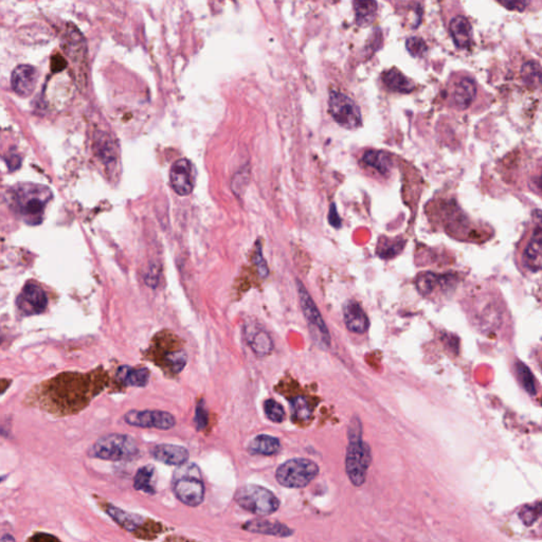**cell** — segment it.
<instances>
[{"mask_svg": "<svg viewBox=\"0 0 542 542\" xmlns=\"http://www.w3.org/2000/svg\"><path fill=\"white\" fill-rule=\"evenodd\" d=\"M281 449L280 441L271 435H261L254 437L248 446V450L252 454L261 456H273Z\"/></svg>", "mask_w": 542, "mask_h": 542, "instance_id": "obj_24", "label": "cell"}, {"mask_svg": "<svg viewBox=\"0 0 542 542\" xmlns=\"http://www.w3.org/2000/svg\"><path fill=\"white\" fill-rule=\"evenodd\" d=\"M245 335L248 343L258 356H266L271 352L273 344H272L271 336L266 331L257 327L247 326Z\"/></svg>", "mask_w": 542, "mask_h": 542, "instance_id": "obj_21", "label": "cell"}, {"mask_svg": "<svg viewBox=\"0 0 542 542\" xmlns=\"http://www.w3.org/2000/svg\"><path fill=\"white\" fill-rule=\"evenodd\" d=\"M37 78L38 73L35 67L31 65H19L13 70L11 85L17 95L28 97L35 89Z\"/></svg>", "mask_w": 542, "mask_h": 542, "instance_id": "obj_15", "label": "cell"}, {"mask_svg": "<svg viewBox=\"0 0 542 542\" xmlns=\"http://www.w3.org/2000/svg\"><path fill=\"white\" fill-rule=\"evenodd\" d=\"M235 501L242 509L258 516H269L280 507V501L271 490L254 484H248L237 490Z\"/></svg>", "mask_w": 542, "mask_h": 542, "instance_id": "obj_7", "label": "cell"}, {"mask_svg": "<svg viewBox=\"0 0 542 542\" xmlns=\"http://www.w3.org/2000/svg\"><path fill=\"white\" fill-rule=\"evenodd\" d=\"M244 530L257 534L271 535L276 537H289L293 531L280 522H272L269 520L254 519L244 524Z\"/></svg>", "mask_w": 542, "mask_h": 542, "instance_id": "obj_18", "label": "cell"}, {"mask_svg": "<svg viewBox=\"0 0 542 542\" xmlns=\"http://www.w3.org/2000/svg\"><path fill=\"white\" fill-rule=\"evenodd\" d=\"M541 370H542V359H541Z\"/></svg>", "mask_w": 542, "mask_h": 542, "instance_id": "obj_46", "label": "cell"}, {"mask_svg": "<svg viewBox=\"0 0 542 542\" xmlns=\"http://www.w3.org/2000/svg\"><path fill=\"white\" fill-rule=\"evenodd\" d=\"M329 220L331 226L336 227V228H339V227L341 226V220H340L339 216H338L335 205H331Z\"/></svg>", "mask_w": 542, "mask_h": 542, "instance_id": "obj_41", "label": "cell"}, {"mask_svg": "<svg viewBox=\"0 0 542 542\" xmlns=\"http://www.w3.org/2000/svg\"><path fill=\"white\" fill-rule=\"evenodd\" d=\"M52 193L47 187L33 184H19L8 192L10 206L29 224H40Z\"/></svg>", "mask_w": 542, "mask_h": 542, "instance_id": "obj_3", "label": "cell"}, {"mask_svg": "<svg viewBox=\"0 0 542 542\" xmlns=\"http://www.w3.org/2000/svg\"><path fill=\"white\" fill-rule=\"evenodd\" d=\"M522 78L531 88L542 87V67L536 61H528L522 69Z\"/></svg>", "mask_w": 542, "mask_h": 542, "instance_id": "obj_29", "label": "cell"}, {"mask_svg": "<svg viewBox=\"0 0 542 542\" xmlns=\"http://www.w3.org/2000/svg\"><path fill=\"white\" fill-rule=\"evenodd\" d=\"M170 184L180 196H187L192 193L195 184V172L190 160L182 158L173 163L170 170Z\"/></svg>", "mask_w": 542, "mask_h": 542, "instance_id": "obj_13", "label": "cell"}, {"mask_svg": "<svg viewBox=\"0 0 542 542\" xmlns=\"http://www.w3.org/2000/svg\"><path fill=\"white\" fill-rule=\"evenodd\" d=\"M348 440L350 444L346 458V475L353 485L361 486L367 480L372 454L370 446L361 440V424L358 420H353L350 423Z\"/></svg>", "mask_w": 542, "mask_h": 542, "instance_id": "obj_4", "label": "cell"}, {"mask_svg": "<svg viewBox=\"0 0 542 542\" xmlns=\"http://www.w3.org/2000/svg\"><path fill=\"white\" fill-rule=\"evenodd\" d=\"M329 110L336 122L346 129H356L361 124L360 108L344 93L338 91L331 93Z\"/></svg>", "mask_w": 542, "mask_h": 542, "instance_id": "obj_9", "label": "cell"}, {"mask_svg": "<svg viewBox=\"0 0 542 542\" xmlns=\"http://www.w3.org/2000/svg\"><path fill=\"white\" fill-rule=\"evenodd\" d=\"M1 542H15L14 537L10 534L2 535Z\"/></svg>", "mask_w": 542, "mask_h": 542, "instance_id": "obj_45", "label": "cell"}, {"mask_svg": "<svg viewBox=\"0 0 542 542\" xmlns=\"http://www.w3.org/2000/svg\"><path fill=\"white\" fill-rule=\"evenodd\" d=\"M152 456H154L155 460L163 464L182 466L188 462L190 454L188 449L182 446L160 444L153 448Z\"/></svg>", "mask_w": 542, "mask_h": 542, "instance_id": "obj_17", "label": "cell"}, {"mask_svg": "<svg viewBox=\"0 0 542 542\" xmlns=\"http://www.w3.org/2000/svg\"><path fill=\"white\" fill-rule=\"evenodd\" d=\"M542 515V502L524 507L519 513L520 519L526 526H531Z\"/></svg>", "mask_w": 542, "mask_h": 542, "instance_id": "obj_34", "label": "cell"}, {"mask_svg": "<svg viewBox=\"0 0 542 542\" xmlns=\"http://www.w3.org/2000/svg\"><path fill=\"white\" fill-rule=\"evenodd\" d=\"M501 4H503V6H507V8H511V10L522 11L524 10V8H526V6H528L529 2H522V1L501 2Z\"/></svg>", "mask_w": 542, "mask_h": 542, "instance_id": "obj_42", "label": "cell"}, {"mask_svg": "<svg viewBox=\"0 0 542 542\" xmlns=\"http://www.w3.org/2000/svg\"><path fill=\"white\" fill-rule=\"evenodd\" d=\"M476 95L477 84L475 80L469 76H462L452 86V102L459 110H467L475 101Z\"/></svg>", "mask_w": 542, "mask_h": 542, "instance_id": "obj_16", "label": "cell"}, {"mask_svg": "<svg viewBox=\"0 0 542 542\" xmlns=\"http://www.w3.org/2000/svg\"><path fill=\"white\" fill-rule=\"evenodd\" d=\"M265 413L267 418L273 423H282L285 418L284 409L280 403L269 399L264 403Z\"/></svg>", "mask_w": 542, "mask_h": 542, "instance_id": "obj_35", "label": "cell"}, {"mask_svg": "<svg viewBox=\"0 0 542 542\" xmlns=\"http://www.w3.org/2000/svg\"><path fill=\"white\" fill-rule=\"evenodd\" d=\"M32 542H59L55 537L50 536V535L40 534L36 535L33 537Z\"/></svg>", "mask_w": 542, "mask_h": 542, "instance_id": "obj_44", "label": "cell"}, {"mask_svg": "<svg viewBox=\"0 0 542 542\" xmlns=\"http://www.w3.org/2000/svg\"><path fill=\"white\" fill-rule=\"evenodd\" d=\"M440 283L439 276H435L433 273H424L420 274L416 281V286H418L420 293L423 295H429L435 290V287Z\"/></svg>", "mask_w": 542, "mask_h": 542, "instance_id": "obj_33", "label": "cell"}, {"mask_svg": "<svg viewBox=\"0 0 542 542\" xmlns=\"http://www.w3.org/2000/svg\"><path fill=\"white\" fill-rule=\"evenodd\" d=\"M363 161L365 165L374 167L382 174L388 173L392 165L390 154L382 151H369L363 156Z\"/></svg>", "mask_w": 542, "mask_h": 542, "instance_id": "obj_27", "label": "cell"}, {"mask_svg": "<svg viewBox=\"0 0 542 542\" xmlns=\"http://www.w3.org/2000/svg\"><path fill=\"white\" fill-rule=\"evenodd\" d=\"M195 425H196L197 430H203L206 428L208 424V414L206 411L205 407H204L203 403H199L196 407V411H195Z\"/></svg>", "mask_w": 542, "mask_h": 542, "instance_id": "obj_37", "label": "cell"}, {"mask_svg": "<svg viewBox=\"0 0 542 542\" xmlns=\"http://www.w3.org/2000/svg\"><path fill=\"white\" fill-rule=\"evenodd\" d=\"M105 511L116 524L129 532H136L138 529L143 526L144 519L141 516L123 511L112 505H107Z\"/></svg>", "mask_w": 542, "mask_h": 542, "instance_id": "obj_22", "label": "cell"}, {"mask_svg": "<svg viewBox=\"0 0 542 542\" xmlns=\"http://www.w3.org/2000/svg\"><path fill=\"white\" fill-rule=\"evenodd\" d=\"M449 30L456 47L465 49L471 46L473 42V28L466 17L456 16L452 18Z\"/></svg>", "mask_w": 542, "mask_h": 542, "instance_id": "obj_20", "label": "cell"}, {"mask_svg": "<svg viewBox=\"0 0 542 542\" xmlns=\"http://www.w3.org/2000/svg\"><path fill=\"white\" fill-rule=\"evenodd\" d=\"M254 263H256L257 267H258L259 273L261 276H266L269 274V269H267L266 262H265L264 258H263L262 249L259 247L257 249L256 256H254Z\"/></svg>", "mask_w": 542, "mask_h": 542, "instance_id": "obj_39", "label": "cell"}, {"mask_svg": "<svg viewBox=\"0 0 542 542\" xmlns=\"http://www.w3.org/2000/svg\"><path fill=\"white\" fill-rule=\"evenodd\" d=\"M293 416L297 422L306 423L312 418V408L304 397H297L291 403Z\"/></svg>", "mask_w": 542, "mask_h": 542, "instance_id": "obj_31", "label": "cell"}, {"mask_svg": "<svg viewBox=\"0 0 542 542\" xmlns=\"http://www.w3.org/2000/svg\"><path fill=\"white\" fill-rule=\"evenodd\" d=\"M529 184H530L531 188L536 194L542 196V165H538V167L535 170L534 173L531 175Z\"/></svg>", "mask_w": 542, "mask_h": 542, "instance_id": "obj_38", "label": "cell"}, {"mask_svg": "<svg viewBox=\"0 0 542 542\" xmlns=\"http://www.w3.org/2000/svg\"><path fill=\"white\" fill-rule=\"evenodd\" d=\"M137 443L133 437L126 435H105L100 437L90 449V456L93 458L107 461H126L137 456Z\"/></svg>", "mask_w": 542, "mask_h": 542, "instance_id": "obj_6", "label": "cell"}, {"mask_svg": "<svg viewBox=\"0 0 542 542\" xmlns=\"http://www.w3.org/2000/svg\"><path fill=\"white\" fill-rule=\"evenodd\" d=\"M17 306L23 314H38L46 310L48 305V297L44 289L37 284L29 283L23 286L16 300Z\"/></svg>", "mask_w": 542, "mask_h": 542, "instance_id": "obj_14", "label": "cell"}, {"mask_svg": "<svg viewBox=\"0 0 542 542\" xmlns=\"http://www.w3.org/2000/svg\"><path fill=\"white\" fill-rule=\"evenodd\" d=\"M382 80L387 87L397 93H410L414 89V83L407 76H403L396 68H392L384 72Z\"/></svg>", "mask_w": 542, "mask_h": 542, "instance_id": "obj_26", "label": "cell"}, {"mask_svg": "<svg viewBox=\"0 0 542 542\" xmlns=\"http://www.w3.org/2000/svg\"><path fill=\"white\" fill-rule=\"evenodd\" d=\"M297 286L300 304H301L302 310H303L304 316H305L308 324L310 325L312 329H316L320 334L321 341L325 346H329V343H331V336H329V329H327L326 325H325L324 321H323L318 307H317L314 300L312 299L304 285L301 282H297Z\"/></svg>", "mask_w": 542, "mask_h": 542, "instance_id": "obj_12", "label": "cell"}, {"mask_svg": "<svg viewBox=\"0 0 542 542\" xmlns=\"http://www.w3.org/2000/svg\"><path fill=\"white\" fill-rule=\"evenodd\" d=\"M125 423L131 426L141 428H155L160 430H169L176 425V420L169 412L159 410H131L124 416Z\"/></svg>", "mask_w": 542, "mask_h": 542, "instance_id": "obj_10", "label": "cell"}, {"mask_svg": "<svg viewBox=\"0 0 542 542\" xmlns=\"http://www.w3.org/2000/svg\"><path fill=\"white\" fill-rule=\"evenodd\" d=\"M406 47H407L410 54L413 55V57H422V55H424L427 51L426 44H425L424 40L420 37L408 38L407 42H406Z\"/></svg>", "mask_w": 542, "mask_h": 542, "instance_id": "obj_36", "label": "cell"}, {"mask_svg": "<svg viewBox=\"0 0 542 542\" xmlns=\"http://www.w3.org/2000/svg\"><path fill=\"white\" fill-rule=\"evenodd\" d=\"M403 241L386 240L384 242H380L378 246V254L384 259L394 258L403 250Z\"/></svg>", "mask_w": 542, "mask_h": 542, "instance_id": "obj_32", "label": "cell"}, {"mask_svg": "<svg viewBox=\"0 0 542 542\" xmlns=\"http://www.w3.org/2000/svg\"><path fill=\"white\" fill-rule=\"evenodd\" d=\"M516 374H517L518 379H519L520 384L526 389V392L530 395L537 394V384L535 380L534 376H533L532 372L530 371L526 365L524 363L517 361L515 365Z\"/></svg>", "mask_w": 542, "mask_h": 542, "instance_id": "obj_30", "label": "cell"}, {"mask_svg": "<svg viewBox=\"0 0 542 542\" xmlns=\"http://www.w3.org/2000/svg\"><path fill=\"white\" fill-rule=\"evenodd\" d=\"M524 266L531 271L542 269V212L537 211L534 216V224L530 235L526 239L522 252Z\"/></svg>", "mask_w": 542, "mask_h": 542, "instance_id": "obj_11", "label": "cell"}, {"mask_svg": "<svg viewBox=\"0 0 542 542\" xmlns=\"http://www.w3.org/2000/svg\"><path fill=\"white\" fill-rule=\"evenodd\" d=\"M107 384V373L101 367L85 374L65 372L34 387L25 403L54 416H69L87 407Z\"/></svg>", "mask_w": 542, "mask_h": 542, "instance_id": "obj_1", "label": "cell"}, {"mask_svg": "<svg viewBox=\"0 0 542 542\" xmlns=\"http://www.w3.org/2000/svg\"><path fill=\"white\" fill-rule=\"evenodd\" d=\"M377 6L375 1H355L357 23L361 27L371 25L375 20Z\"/></svg>", "mask_w": 542, "mask_h": 542, "instance_id": "obj_28", "label": "cell"}, {"mask_svg": "<svg viewBox=\"0 0 542 542\" xmlns=\"http://www.w3.org/2000/svg\"><path fill=\"white\" fill-rule=\"evenodd\" d=\"M6 165H8L10 171H15L18 169L21 165L20 157L17 154H8V157L6 158Z\"/></svg>", "mask_w": 542, "mask_h": 542, "instance_id": "obj_40", "label": "cell"}, {"mask_svg": "<svg viewBox=\"0 0 542 542\" xmlns=\"http://www.w3.org/2000/svg\"><path fill=\"white\" fill-rule=\"evenodd\" d=\"M146 357L171 376L178 375L188 361L184 341L171 331H161L154 336Z\"/></svg>", "mask_w": 542, "mask_h": 542, "instance_id": "obj_2", "label": "cell"}, {"mask_svg": "<svg viewBox=\"0 0 542 542\" xmlns=\"http://www.w3.org/2000/svg\"><path fill=\"white\" fill-rule=\"evenodd\" d=\"M319 466L307 459H293L276 469V478L281 485L287 488L307 486L318 476Z\"/></svg>", "mask_w": 542, "mask_h": 542, "instance_id": "obj_8", "label": "cell"}, {"mask_svg": "<svg viewBox=\"0 0 542 542\" xmlns=\"http://www.w3.org/2000/svg\"><path fill=\"white\" fill-rule=\"evenodd\" d=\"M51 66H52V69L54 70V71H59V70L65 68V59H64L63 57H59V55H57V57H53Z\"/></svg>", "mask_w": 542, "mask_h": 542, "instance_id": "obj_43", "label": "cell"}, {"mask_svg": "<svg viewBox=\"0 0 542 542\" xmlns=\"http://www.w3.org/2000/svg\"><path fill=\"white\" fill-rule=\"evenodd\" d=\"M344 322L353 333L363 334L369 327V319L358 303L350 301L344 306Z\"/></svg>", "mask_w": 542, "mask_h": 542, "instance_id": "obj_19", "label": "cell"}, {"mask_svg": "<svg viewBox=\"0 0 542 542\" xmlns=\"http://www.w3.org/2000/svg\"><path fill=\"white\" fill-rule=\"evenodd\" d=\"M134 488L148 495L156 493V469L153 465H146L137 471L134 480Z\"/></svg>", "mask_w": 542, "mask_h": 542, "instance_id": "obj_25", "label": "cell"}, {"mask_svg": "<svg viewBox=\"0 0 542 542\" xmlns=\"http://www.w3.org/2000/svg\"><path fill=\"white\" fill-rule=\"evenodd\" d=\"M117 378L125 386L146 387L150 380V371L146 367L134 369L127 365H122L117 371Z\"/></svg>", "mask_w": 542, "mask_h": 542, "instance_id": "obj_23", "label": "cell"}, {"mask_svg": "<svg viewBox=\"0 0 542 542\" xmlns=\"http://www.w3.org/2000/svg\"><path fill=\"white\" fill-rule=\"evenodd\" d=\"M174 494L178 500L188 507H196L205 499V484L201 469L195 464H184L174 473Z\"/></svg>", "mask_w": 542, "mask_h": 542, "instance_id": "obj_5", "label": "cell"}]
</instances>
